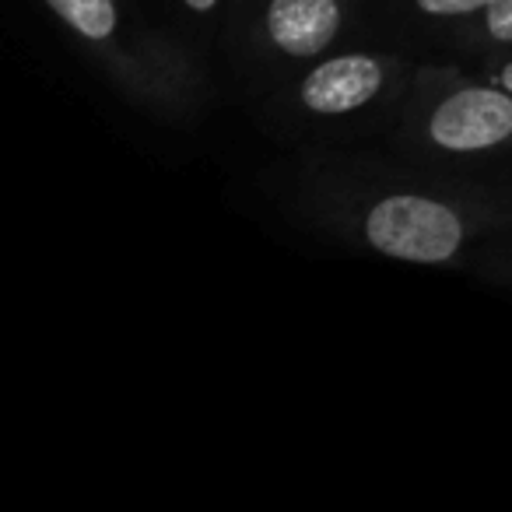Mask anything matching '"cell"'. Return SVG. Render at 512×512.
I'll use <instances>...</instances> for the list:
<instances>
[{
  "label": "cell",
  "mask_w": 512,
  "mask_h": 512,
  "mask_svg": "<svg viewBox=\"0 0 512 512\" xmlns=\"http://www.w3.org/2000/svg\"><path fill=\"white\" fill-rule=\"evenodd\" d=\"M323 225L400 264H460L477 242L512 228V197L365 158H323L302 172Z\"/></svg>",
  "instance_id": "6da1fadb"
},
{
  "label": "cell",
  "mask_w": 512,
  "mask_h": 512,
  "mask_svg": "<svg viewBox=\"0 0 512 512\" xmlns=\"http://www.w3.org/2000/svg\"><path fill=\"white\" fill-rule=\"evenodd\" d=\"M85 57L134 102L158 113H190L200 78L183 46L130 18L127 0H43Z\"/></svg>",
  "instance_id": "7a4b0ae2"
},
{
  "label": "cell",
  "mask_w": 512,
  "mask_h": 512,
  "mask_svg": "<svg viewBox=\"0 0 512 512\" xmlns=\"http://www.w3.org/2000/svg\"><path fill=\"white\" fill-rule=\"evenodd\" d=\"M397 141L428 162H481L512 151V95L488 74L418 67Z\"/></svg>",
  "instance_id": "3957f363"
},
{
  "label": "cell",
  "mask_w": 512,
  "mask_h": 512,
  "mask_svg": "<svg viewBox=\"0 0 512 512\" xmlns=\"http://www.w3.org/2000/svg\"><path fill=\"white\" fill-rule=\"evenodd\" d=\"M418 67L390 50H334L299 67L278 106L285 120L337 127L369 116H400Z\"/></svg>",
  "instance_id": "277c9868"
},
{
  "label": "cell",
  "mask_w": 512,
  "mask_h": 512,
  "mask_svg": "<svg viewBox=\"0 0 512 512\" xmlns=\"http://www.w3.org/2000/svg\"><path fill=\"white\" fill-rule=\"evenodd\" d=\"M348 0H253L242 4V39L271 64L306 67L327 57L344 39Z\"/></svg>",
  "instance_id": "5b68a950"
},
{
  "label": "cell",
  "mask_w": 512,
  "mask_h": 512,
  "mask_svg": "<svg viewBox=\"0 0 512 512\" xmlns=\"http://www.w3.org/2000/svg\"><path fill=\"white\" fill-rule=\"evenodd\" d=\"M460 43L477 50L484 60L512 53V0H488V8L460 25Z\"/></svg>",
  "instance_id": "8992f818"
},
{
  "label": "cell",
  "mask_w": 512,
  "mask_h": 512,
  "mask_svg": "<svg viewBox=\"0 0 512 512\" xmlns=\"http://www.w3.org/2000/svg\"><path fill=\"white\" fill-rule=\"evenodd\" d=\"M407 4L414 15L432 25H467L488 8V0H407Z\"/></svg>",
  "instance_id": "52a82bcc"
},
{
  "label": "cell",
  "mask_w": 512,
  "mask_h": 512,
  "mask_svg": "<svg viewBox=\"0 0 512 512\" xmlns=\"http://www.w3.org/2000/svg\"><path fill=\"white\" fill-rule=\"evenodd\" d=\"M481 71L488 74L495 85H502L505 92L512 95V53H502V57H491L481 64Z\"/></svg>",
  "instance_id": "ba28073f"
},
{
  "label": "cell",
  "mask_w": 512,
  "mask_h": 512,
  "mask_svg": "<svg viewBox=\"0 0 512 512\" xmlns=\"http://www.w3.org/2000/svg\"><path fill=\"white\" fill-rule=\"evenodd\" d=\"M176 4L193 18H211L221 11V0H176Z\"/></svg>",
  "instance_id": "9c48e42d"
}]
</instances>
